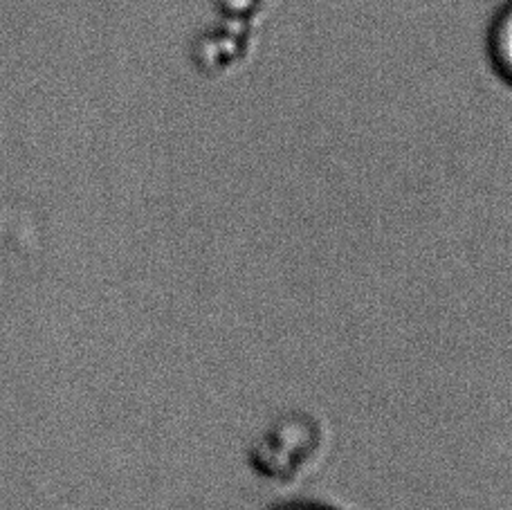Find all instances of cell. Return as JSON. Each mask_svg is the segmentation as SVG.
Here are the masks:
<instances>
[{
  "label": "cell",
  "instance_id": "cell-1",
  "mask_svg": "<svg viewBox=\"0 0 512 510\" xmlns=\"http://www.w3.org/2000/svg\"><path fill=\"white\" fill-rule=\"evenodd\" d=\"M315 443V425H310L306 416H288L286 421L270 425V430L252 450L254 468L268 479H292L306 468Z\"/></svg>",
  "mask_w": 512,
  "mask_h": 510
},
{
  "label": "cell",
  "instance_id": "cell-2",
  "mask_svg": "<svg viewBox=\"0 0 512 510\" xmlns=\"http://www.w3.org/2000/svg\"><path fill=\"white\" fill-rule=\"evenodd\" d=\"M488 50L492 66L501 75L506 84L512 86V0L499 9L492 21L488 34Z\"/></svg>",
  "mask_w": 512,
  "mask_h": 510
},
{
  "label": "cell",
  "instance_id": "cell-3",
  "mask_svg": "<svg viewBox=\"0 0 512 510\" xmlns=\"http://www.w3.org/2000/svg\"><path fill=\"white\" fill-rule=\"evenodd\" d=\"M272 510H337V508L319 504V502H290V504H281Z\"/></svg>",
  "mask_w": 512,
  "mask_h": 510
}]
</instances>
